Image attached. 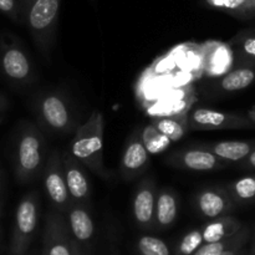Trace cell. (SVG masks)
<instances>
[{"mask_svg":"<svg viewBox=\"0 0 255 255\" xmlns=\"http://www.w3.org/2000/svg\"><path fill=\"white\" fill-rule=\"evenodd\" d=\"M104 115L95 110L74 132L70 153L96 176L110 179L112 174L104 164Z\"/></svg>","mask_w":255,"mask_h":255,"instance_id":"1","label":"cell"},{"mask_svg":"<svg viewBox=\"0 0 255 255\" xmlns=\"http://www.w3.org/2000/svg\"><path fill=\"white\" fill-rule=\"evenodd\" d=\"M46 142L44 134L31 122H21L15 136L12 163L16 179L29 183L44 172L46 158Z\"/></svg>","mask_w":255,"mask_h":255,"instance_id":"2","label":"cell"},{"mask_svg":"<svg viewBox=\"0 0 255 255\" xmlns=\"http://www.w3.org/2000/svg\"><path fill=\"white\" fill-rule=\"evenodd\" d=\"M60 5L61 0H35L22 12L30 35L45 56H49L54 44Z\"/></svg>","mask_w":255,"mask_h":255,"instance_id":"3","label":"cell"},{"mask_svg":"<svg viewBox=\"0 0 255 255\" xmlns=\"http://www.w3.org/2000/svg\"><path fill=\"white\" fill-rule=\"evenodd\" d=\"M37 121L50 132L69 134L76 131V116L67 97L59 92H45L35 99Z\"/></svg>","mask_w":255,"mask_h":255,"instance_id":"4","label":"cell"},{"mask_svg":"<svg viewBox=\"0 0 255 255\" xmlns=\"http://www.w3.org/2000/svg\"><path fill=\"white\" fill-rule=\"evenodd\" d=\"M0 72L12 85H27L34 81L35 70L30 56L16 36L0 35Z\"/></svg>","mask_w":255,"mask_h":255,"instance_id":"5","label":"cell"},{"mask_svg":"<svg viewBox=\"0 0 255 255\" xmlns=\"http://www.w3.org/2000/svg\"><path fill=\"white\" fill-rule=\"evenodd\" d=\"M39 221V196L35 191L20 199L15 212L9 255H26Z\"/></svg>","mask_w":255,"mask_h":255,"instance_id":"6","label":"cell"},{"mask_svg":"<svg viewBox=\"0 0 255 255\" xmlns=\"http://www.w3.org/2000/svg\"><path fill=\"white\" fill-rule=\"evenodd\" d=\"M187 127L198 131L213 129H241L254 128L255 124L248 116L216 111L206 107L192 109L186 116Z\"/></svg>","mask_w":255,"mask_h":255,"instance_id":"7","label":"cell"},{"mask_svg":"<svg viewBox=\"0 0 255 255\" xmlns=\"http://www.w3.org/2000/svg\"><path fill=\"white\" fill-rule=\"evenodd\" d=\"M42 173H44L45 191L50 202L56 211L66 214L74 202L70 197L66 178H65L62 154L59 151H52L51 154L47 157Z\"/></svg>","mask_w":255,"mask_h":255,"instance_id":"8","label":"cell"},{"mask_svg":"<svg viewBox=\"0 0 255 255\" xmlns=\"http://www.w3.org/2000/svg\"><path fill=\"white\" fill-rule=\"evenodd\" d=\"M75 239L70 233L69 226L59 211L47 214L44 231V255H74Z\"/></svg>","mask_w":255,"mask_h":255,"instance_id":"9","label":"cell"},{"mask_svg":"<svg viewBox=\"0 0 255 255\" xmlns=\"http://www.w3.org/2000/svg\"><path fill=\"white\" fill-rule=\"evenodd\" d=\"M167 163L174 168L194 172L217 171V169L226 168L229 164L208 148H193L176 152L167 159Z\"/></svg>","mask_w":255,"mask_h":255,"instance_id":"10","label":"cell"},{"mask_svg":"<svg viewBox=\"0 0 255 255\" xmlns=\"http://www.w3.org/2000/svg\"><path fill=\"white\" fill-rule=\"evenodd\" d=\"M157 192L153 178H144L139 182L133 196L132 212L134 222L142 229L154 228Z\"/></svg>","mask_w":255,"mask_h":255,"instance_id":"11","label":"cell"},{"mask_svg":"<svg viewBox=\"0 0 255 255\" xmlns=\"http://www.w3.org/2000/svg\"><path fill=\"white\" fill-rule=\"evenodd\" d=\"M196 204L199 213L209 221L229 216L237 208V203L224 187L202 189L197 194Z\"/></svg>","mask_w":255,"mask_h":255,"instance_id":"12","label":"cell"},{"mask_svg":"<svg viewBox=\"0 0 255 255\" xmlns=\"http://www.w3.org/2000/svg\"><path fill=\"white\" fill-rule=\"evenodd\" d=\"M149 163V152L144 146L142 132L136 131L127 142L122 154L121 173L126 181H132L141 176Z\"/></svg>","mask_w":255,"mask_h":255,"instance_id":"13","label":"cell"},{"mask_svg":"<svg viewBox=\"0 0 255 255\" xmlns=\"http://www.w3.org/2000/svg\"><path fill=\"white\" fill-rule=\"evenodd\" d=\"M62 161H64L65 178H66L67 188H69L72 202L86 204L91 194V187H90L86 173L82 168L84 164L79 159L75 158L70 152L62 153Z\"/></svg>","mask_w":255,"mask_h":255,"instance_id":"14","label":"cell"},{"mask_svg":"<svg viewBox=\"0 0 255 255\" xmlns=\"http://www.w3.org/2000/svg\"><path fill=\"white\" fill-rule=\"evenodd\" d=\"M66 222L70 233L79 246H85L92 241L95 234V224L91 214L85 204L74 203L66 213Z\"/></svg>","mask_w":255,"mask_h":255,"instance_id":"15","label":"cell"},{"mask_svg":"<svg viewBox=\"0 0 255 255\" xmlns=\"http://www.w3.org/2000/svg\"><path fill=\"white\" fill-rule=\"evenodd\" d=\"M244 224L239 219L229 216L219 217V218L211 219L208 223L202 227L204 243H214V242L223 241L238 233Z\"/></svg>","mask_w":255,"mask_h":255,"instance_id":"16","label":"cell"},{"mask_svg":"<svg viewBox=\"0 0 255 255\" xmlns=\"http://www.w3.org/2000/svg\"><path fill=\"white\" fill-rule=\"evenodd\" d=\"M177 216H178V198L176 193L168 188L161 189L157 196L154 228H169L176 222Z\"/></svg>","mask_w":255,"mask_h":255,"instance_id":"17","label":"cell"},{"mask_svg":"<svg viewBox=\"0 0 255 255\" xmlns=\"http://www.w3.org/2000/svg\"><path fill=\"white\" fill-rule=\"evenodd\" d=\"M255 148V142L252 141H223L208 146L219 158L228 163H239Z\"/></svg>","mask_w":255,"mask_h":255,"instance_id":"18","label":"cell"},{"mask_svg":"<svg viewBox=\"0 0 255 255\" xmlns=\"http://www.w3.org/2000/svg\"><path fill=\"white\" fill-rule=\"evenodd\" d=\"M212 9L219 10L238 20L255 17V0H204Z\"/></svg>","mask_w":255,"mask_h":255,"instance_id":"19","label":"cell"},{"mask_svg":"<svg viewBox=\"0 0 255 255\" xmlns=\"http://www.w3.org/2000/svg\"><path fill=\"white\" fill-rule=\"evenodd\" d=\"M255 81V69L251 65L237 67L222 76L218 86L224 92H236L247 89Z\"/></svg>","mask_w":255,"mask_h":255,"instance_id":"20","label":"cell"},{"mask_svg":"<svg viewBox=\"0 0 255 255\" xmlns=\"http://www.w3.org/2000/svg\"><path fill=\"white\" fill-rule=\"evenodd\" d=\"M226 191L233 198L237 206H243L255 202V174L244 176L227 184Z\"/></svg>","mask_w":255,"mask_h":255,"instance_id":"21","label":"cell"},{"mask_svg":"<svg viewBox=\"0 0 255 255\" xmlns=\"http://www.w3.org/2000/svg\"><path fill=\"white\" fill-rule=\"evenodd\" d=\"M152 125L164 136L168 137L172 142L179 141L188 129L186 117L183 119H178L177 116L157 117L152 120Z\"/></svg>","mask_w":255,"mask_h":255,"instance_id":"22","label":"cell"},{"mask_svg":"<svg viewBox=\"0 0 255 255\" xmlns=\"http://www.w3.org/2000/svg\"><path fill=\"white\" fill-rule=\"evenodd\" d=\"M233 42L239 61L243 65L255 66V29L244 31Z\"/></svg>","mask_w":255,"mask_h":255,"instance_id":"23","label":"cell"},{"mask_svg":"<svg viewBox=\"0 0 255 255\" xmlns=\"http://www.w3.org/2000/svg\"><path fill=\"white\" fill-rule=\"evenodd\" d=\"M142 138H143L144 146L147 151L151 154H158L166 151L171 146L172 141L162 132H159L153 125H148L142 129Z\"/></svg>","mask_w":255,"mask_h":255,"instance_id":"24","label":"cell"},{"mask_svg":"<svg viewBox=\"0 0 255 255\" xmlns=\"http://www.w3.org/2000/svg\"><path fill=\"white\" fill-rule=\"evenodd\" d=\"M138 255H173L168 244L153 236H142L136 242Z\"/></svg>","mask_w":255,"mask_h":255,"instance_id":"25","label":"cell"},{"mask_svg":"<svg viewBox=\"0 0 255 255\" xmlns=\"http://www.w3.org/2000/svg\"><path fill=\"white\" fill-rule=\"evenodd\" d=\"M204 244L202 228H196L184 234L174 246L173 255H193Z\"/></svg>","mask_w":255,"mask_h":255,"instance_id":"26","label":"cell"},{"mask_svg":"<svg viewBox=\"0 0 255 255\" xmlns=\"http://www.w3.org/2000/svg\"><path fill=\"white\" fill-rule=\"evenodd\" d=\"M0 12L6 15L15 22H19L22 19L21 5L19 0H0Z\"/></svg>","mask_w":255,"mask_h":255,"instance_id":"27","label":"cell"},{"mask_svg":"<svg viewBox=\"0 0 255 255\" xmlns=\"http://www.w3.org/2000/svg\"><path fill=\"white\" fill-rule=\"evenodd\" d=\"M238 164L244 169H253V171H255V148L243 159V161L239 162Z\"/></svg>","mask_w":255,"mask_h":255,"instance_id":"28","label":"cell"},{"mask_svg":"<svg viewBox=\"0 0 255 255\" xmlns=\"http://www.w3.org/2000/svg\"><path fill=\"white\" fill-rule=\"evenodd\" d=\"M9 105H10V102H9V100H7V97L0 92V114H2V112L6 111V110L9 109Z\"/></svg>","mask_w":255,"mask_h":255,"instance_id":"29","label":"cell"},{"mask_svg":"<svg viewBox=\"0 0 255 255\" xmlns=\"http://www.w3.org/2000/svg\"><path fill=\"white\" fill-rule=\"evenodd\" d=\"M19 1H20V5H21V12H24L25 9H27V7L35 1V0H19Z\"/></svg>","mask_w":255,"mask_h":255,"instance_id":"30","label":"cell"},{"mask_svg":"<svg viewBox=\"0 0 255 255\" xmlns=\"http://www.w3.org/2000/svg\"><path fill=\"white\" fill-rule=\"evenodd\" d=\"M74 255H85L84 252L81 251V246L79 244H75V249H74Z\"/></svg>","mask_w":255,"mask_h":255,"instance_id":"31","label":"cell"},{"mask_svg":"<svg viewBox=\"0 0 255 255\" xmlns=\"http://www.w3.org/2000/svg\"><path fill=\"white\" fill-rule=\"evenodd\" d=\"M247 116H248L249 119H251L252 121H253L254 124H255V106H254V107H252V109L249 110V111H248V115H247Z\"/></svg>","mask_w":255,"mask_h":255,"instance_id":"32","label":"cell"},{"mask_svg":"<svg viewBox=\"0 0 255 255\" xmlns=\"http://www.w3.org/2000/svg\"><path fill=\"white\" fill-rule=\"evenodd\" d=\"M2 182H4V173H2V171H1V169H0V191H1Z\"/></svg>","mask_w":255,"mask_h":255,"instance_id":"33","label":"cell"},{"mask_svg":"<svg viewBox=\"0 0 255 255\" xmlns=\"http://www.w3.org/2000/svg\"><path fill=\"white\" fill-rule=\"evenodd\" d=\"M251 251L255 253V236L253 237V241H252V246H251Z\"/></svg>","mask_w":255,"mask_h":255,"instance_id":"34","label":"cell"},{"mask_svg":"<svg viewBox=\"0 0 255 255\" xmlns=\"http://www.w3.org/2000/svg\"><path fill=\"white\" fill-rule=\"evenodd\" d=\"M243 255H255V253H253V252H252L251 249H249V251H248V249H247V251L244 252Z\"/></svg>","mask_w":255,"mask_h":255,"instance_id":"35","label":"cell"},{"mask_svg":"<svg viewBox=\"0 0 255 255\" xmlns=\"http://www.w3.org/2000/svg\"><path fill=\"white\" fill-rule=\"evenodd\" d=\"M4 119H5V117H4V115H1V114H0V125H1L2 122H4Z\"/></svg>","mask_w":255,"mask_h":255,"instance_id":"36","label":"cell"},{"mask_svg":"<svg viewBox=\"0 0 255 255\" xmlns=\"http://www.w3.org/2000/svg\"><path fill=\"white\" fill-rule=\"evenodd\" d=\"M0 216H1V202H0Z\"/></svg>","mask_w":255,"mask_h":255,"instance_id":"37","label":"cell"},{"mask_svg":"<svg viewBox=\"0 0 255 255\" xmlns=\"http://www.w3.org/2000/svg\"><path fill=\"white\" fill-rule=\"evenodd\" d=\"M41 255H44V254H41Z\"/></svg>","mask_w":255,"mask_h":255,"instance_id":"38","label":"cell"}]
</instances>
